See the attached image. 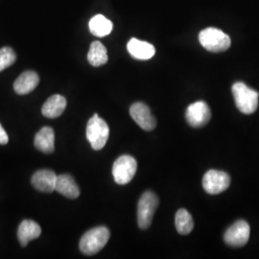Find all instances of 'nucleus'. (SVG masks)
<instances>
[{
  "label": "nucleus",
  "instance_id": "obj_1",
  "mask_svg": "<svg viewBox=\"0 0 259 259\" xmlns=\"http://www.w3.org/2000/svg\"><path fill=\"white\" fill-rule=\"evenodd\" d=\"M111 233L106 227H97L85 232L80 240V250L85 255H94L106 246Z\"/></svg>",
  "mask_w": 259,
  "mask_h": 259
},
{
  "label": "nucleus",
  "instance_id": "obj_2",
  "mask_svg": "<svg viewBox=\"0 0 259 259\" xmlns=\"http://www.w3.org/2000/svg\"><path fill=\"white\" fill-rule=\"evenodd\" d=\"M199 41L204 49L213 53H220L227 51L232 40L229 35L217 28L208 27L202 30L199 34Z\"/></svg>",
  "mask_w": 259,
  "mask_h": 259
},
{
  "label": "nucleus",
  "instance_id": "obj_3",
  "mask_svg": "<svg viewBox=\"0 0 259 259\" xmlns=\"http://www.w3.org/2000/svg\"><path fill=\"white\" fill-rule=\"evenodd\" d=\"M232 94L237 109L245 113L251 114L258 108L259 93L250 89L246 83L237 82L233 83Z\"/></svg>",
  "mask_w": 259,
  "mask_h": 259
},
{
  "label": "nucleus",
  "instance_id": "obj_4",
  "mask_svg": "<svg viewBox=\"0 0 259 259\" xmlns=\"http://www.w3.org/2000/svg\"><path fill=\"white\" fill-rule=\"evenodd\" d=\"M110 136V128L107 122L95 113L88 122L87 139L93 150H101L107 144Z\"/></svg>",
  "mask_w": 259,
  "mask_h": 259
},
{
  "label": "nucleus",
  "instance_id": "obj_5",
  "mask_svg": "<svg viewBox=\"0 0 259 259\" xmlns=\"http://www.w3.org/2000/svg\"><path fill=\"white\" fill-rule=\"evenodd\" d=\"M158 205V198L154 192L147 191L141 196L138 204V224L141 230H147L153 222Z\"/></svg>",
  "mask_w": 259,
  "mask_h": 259
},
{
  "label": "nucleus",
  "instance_id": "obj_6",
  "mask_svg": "<svg viewBox=\"0 0 259 259\" xmlns=\"http://www.w3.org/2000/svg\"><path fill=\"white\" fill-rule=\"evenodd\" d=\"M138 163L135 157L124 155L118 157L112 166V176L117 185L129 184L137 173Z\"/></svg>",
  "mask_w": 259,
  "mask_h": 259
},
{
  "label": "nucleus",
  "instance_id": "obj_7",
  "mask_svg": "<svg viewBox=\"0 0 259 259\" xmlns=\"http://www.w3.org/2000/svg\"><path fill=\"white\" fill-rule=\"evenodd\" d=\"M231 185V177L219 170H209L203 178V187L208 194L217 195L226 191Z\"/></svg>",
  "mask_w": 259,
  "mask_h": 259
},
{
  "label": "nucleus",
  "instance_id": "obj_8",
  "mask_svg": "<svg viewBox=\"0 0 259 259\" xmlns=\"http://www.w3.org/2000/svg\"><path fill=\"white\" fill-rule=\"evenodd\" d=\"M250 232V225L244 220H239L226 231L224 240L231 247L240 248L248 243Z\"/></svg>",
  "mask_w": 259,
  "mask_h": 259
},
{
  "label": "nucleus",
  "instance_id": "obj_9",
  "mask_svg": "<svg viewBox=\"0 0 259 259\" xmlns=\"http://www.w3.org/2000/svg\"><path fill=\"white\" fill-rule=\"evenodd\" d=\"M185 118L188 124L193 128H202L211 118L210 109L204 101H197L188 106Z\"/></svg>",
  "mask_w": 259,
  "mask_h": 259
},
{
  "label": "nucleus",
  "instance_id": "obj_10",
  "mask_svg": "<svg viewBox=\"0 0 259 259\" xmlns=\"http://www.w3.org/2000/svg\"><path fill=\"white\" fill-rule=\"evenodd\" d=\"M130 114L140 128L145 131H153L157 126V121L144 103L137 102L130 108Z\"/></svg>",
  "mask_w": 259,
  "mask_h": 259
},
{
  "label": "nucleus",
  "instance_id": "obj_11",
  "mask_svg": "<svg viewBox=\"0 0 259 259\" xmlns=\"http://www.w3.org/2000/svg\"><path fill=\"white\" fill-rule=\"evenodd\" d=\"M57 175L49 169H41L37 171L31 179L32 185L42 193H51L55 190Z\"/></svg>",
  "mask_w": 259,
  "mask_h": 259
},
{
  "label": "nucleus",
  "instance_id": "obj_12",
  "mask_svg": "<svg viewBox=\"0 0 259 259\" xmlns=\"http://www.w3.org/2000/svg\"><path fill=\"white\" fill-rule=\"evenodd\" d=\"M130 55L138 60H149L156 54V48L147 41L139 40L138 38H131L127 45Z\"/></svg>",
  "mask_w": 259,
  "mask_h": 259
},
{
  "label": "nucleus",
  "instance_id": "obj_13",
  "mask_svg": "<svg viewBox=\"0 0 259 259\" xmlns=\"http://www.w3.org/2000/svg\"><path fill=\"white\" fill-rule=\"evenodd\" d=\"M35 147L45 153L52 154L55 150V133L50 127H44L39 130L34 140Z\"/></svg>",
  "mask_w": 259,
  "mask_h": 259
},
{
  "label": "nucleus",
  "instance_id": "obj_14",
  "mask_svg": "<svg viewBox=\"0 0 259 259\" xmlns=\"http://www.w3.org/2000/svg\"><path fill=\"white\" fill-rule=\"evenodd\" d=\"M39 83L38 75L32 70L25 71L19 75L14 83V90L19 95H25L32 93Z\"/></svg>",
  "mask_w": 259,
  "mask_h": 259
},
{
  "label": "nucleus",
  "instance_id": "obj_15",
  "mask_svg": "<svg viewBox=\"0 0 259 259\" xmlns=\"http://www.w3.org/2000/svg\"><path fill=\"white\" fill-rule=\"evenodd\" d=\"M66 108V99L63 95L54 94L50 96L41 108L42 115L47 118H57L61 116Z\"/></svg>",
  "mask_w": 259,
  "mask_h": 259
},
{
  "label": "nucleus",
  "instance_id": "obj_16",
  "mask_svg": "<svg viewBox=\"0 0 259 259\" xmlns=\"http://www.w3.org/2000/svg\"><path fill=\"white\" fill-rule=\"evenodd\" d=\"M55 190L68 199H76L80 196L79 186L75 183L74 179L68 174L57 177Z\"/></svg>",
  "mask_w": 259,
  "mask_h": 259
},
{
  "label": "nucleus",
  "instance_id": "obj_17",
  "mask_svg": "<svg viewBox=\"0 0 259 259\" xmlns=\"http://www.w3.org/2000/svg\"><path fill=\"white\" fill-rule=\"evenodd\" d=\"M41 229L37 223L33 220H24L20 223L18 230V238L22 247L27 246L30 241L39 237Z\"/></svg>",
  "mask_w": 259,
  "mask_h": 259
},
{
  "label": "nucleus",
  "instance_id": "obj_18",
  "mask_svg": "<svg viewBox=\"0 0 259 259\" xmlns=\"http://www.w3.org/2000/svg\"><path fill=\"white\" fill-rule=\"evenodd\" d=\"M89 27L93 36L106 37L110 35L112 31V23L110 19L105 18L103 15H96L91 19Z\"/></svg>",
  "mask_w": 259,
  "mask_h": 259
},
{
  "label": "nucleus",
  "instance_id": "obj_19",
  "mask_svg": "<svg viewBox=\"0 0 259 259\" xmlns=\"http://www.w3.org/2000/svg\"><path fill=\"white\" fill-rule=\"evenodd\" d=\"M109 60L108 52L106 47H104L102 42L96 40L93 41L90 47V51L88 53V61L91 65L95 67L101 66L107 64Z\"/></svg>",
  "mask_w": 259,
  "mask_h": 259
},
{
  "label": "nucleus",
  "instance_id": "obj_20",
  "mask_svg": "<svg viewBox=\"0 0 259 259\" xmlns=\"http://www.w3.org/2000/svg\"><path fill=\"white\" fill-rule=\"evenodd\" d=\"M175 226L180 234H189L194 229V221L191 214L185 208L179 209L175 217Z\"/></svg>",
  "mask_w": 259,
  "mask_h": 259
},
{
  "label": "nucleus",
  "instance_id": "obj_21",
  "mask_svg": "<svg viewBox=\"0 0 259 259\" xmlns=\"http://www.w3.org/2000/svg\"><path fill=\"white\" fill-rule=\"evenodd\" d=\"M17 60V55L11 47H2L0 49V72L14 65Z\"/></svg>",
  "mask_w": 259,
  "mask_h": 259
},
{
  "label": "nucleus",
  "instance_id": "obj_22",
  "mask_svg": "<svg viewBox=\"0 0 259 259\" xmlns=\"http://www.w3.org/2000/svg\"><path fill=\"white\" fill-rule=\"evenodd\" d=\"M9 142V137L6 133V131L2 127V125L0 124V144L1 145H5Z\"/></svg>",
  "mask_w": 259,
  "mask_h": 259
}]
</instances>
